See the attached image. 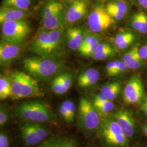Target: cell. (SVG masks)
I'll use <instances>...</instances> for the list:
<instances>
[{"instance_id": "cell-22", "label": "cell", "mask_w": 147, "mask_h": 147, "mask_svg": "<svg viewBox=\"0 0 147 147\" xmlns=\"http://www.w3.org/2000/svg\"><path fill=\"white\" fill-rule=\"evenodd\" d=\"M100 78L98 70L89 68L82 70L77 78V85L81 88H87L96 84Z\"/></svg>"}, {"instance_id": "cell-8", "label": "cell", "mask_w": 147, "mask_h": 147, "mask_svg": "<svg viewBox=\"0 0 147 147\" xmlns=\"http://www.w3.org/2000/svg\"><path fill=\"white\" fill-rule=\"evenodd\" d=\"M31 33L27 19L7 21L0 26L1 40L14 44L24 42Z\"/></svg>"}, {"instance_id": "cell-26", "label": "cell", "mask_w": 147, "mask_h": 147, "mask_svg": "<svg viewBox=\"0 0 147 147\" xmlns=\"http://www.w3.org/2000/svg\"><path fill=\"white\" fill-rule=\"evenodd\" d=\"M116 50L108 42H100L95 50L92 58L96 61H105L115 56Z\"/></svg>"}, {"instance_id": "cell-3", "label": "cell", "mask_w": 147, "mask_h": 147, "mask_svg": "<svg viewBox=\"0 0 147 147\" xmlns=\"http://www.w3.org/2000/svg\"><path fill=\"white\" fill-rule=\"evenodd\" d=\"M8 76L11 81V98L13 100L39 98L45 95L38 80L27 73L13 70L10 71Z\"/></svg>"}, {"instance_id": "cell-9", "label": "cell", "mask_w": 147, "mask_h": 147, "mask_svg": "<svg viewBox=\"0 0 147 147\" xmlns=\"http://www.w3.org/2000/svg\"><path fill=\"white\" fill-rule=\"evenodd\" d=\"M87 22L89 30L98 34L109 30L116 24L105 10L104 3L100 1L90 8Z\"/></svg>"}, {"instance_id": "cell-31", "label": "cell", "mask_w": 147, "mask_h": 147, "mask_svg": "<svg viewBox=\"0 0 147 147\" xmlns=\"http://www.w3.org/2000/svg\"><path fill=\"white\" fill-rule=\"evenodd\" d=\"M10 119L7 110L3 106L0 105V127L6 124Z\"/></svg>"}, {"instance_id": "cell-13", "label": "cell", "mask_w": 147, "mask_h": 147, "mask_svg": "<svg viewBox=\"0 0 147 147\" xmlns=\"http://www.w3.org/2000/svg\"><path fill=\"white\" fill-rule=\"evenodd\" d=\"M111 116L118 123L129 141L135 137L137 131V126L132 112L121 109L113 112Z\"/></svg>"}, {"instance_id": "cell-35", "label": "cell", "mask_w": 147, "mask_h": 147, "mask_svg": "<svg viewBox=\"0 0 147 147\" xmlns=\"http://www.w3.org/2000/svg\"><path fill=\"white\" fill-rule=\"evenodd\" d=\"M132 5L147 12V0H127Z\"/></svg>"}, {"instance_id": "cell-6", "label": "cell", "mask_w": 147, "mask_h": 147, "mask_svg": "<svg viewBox=\"0 0 147 147\" xmlns=\"http://www.w3.org/2000/svg\"><path fill=\"white\" fill-rule=\"evenodd\" d=\"M64 0H45L39 10L41 27L47 30L64 28Z\"/></svg>"}, {"instance_id": "cell-10", "label": "cell", "mask_w": 147, "mask_h": 147, "mask_svg": "<svg viewBox=\"0 0 147 147\" xmlns=\"http://www.w3.org/2000/svg\"><path fill=\"white\" fill-rule=\"evenodd\" d=\"M22 141L27 147L37 146L51 136V130L42 123L23 121L19 125Z\"/></svg>"}, {"instance_id": "cell-33", "label": "cell", "mask_w": 147, "mask_h": 147, "mask_svg": "<svg viewBox=\"0 0 147 147\" xmlns=\"http://www.w3.org/2000/svg\"><path fill=\"white\" fill-rule=\"evenodd\" d=\"M128 69H129L127 68L125 63L124 62V61L123 59L119 61V64L113 74L112 77H116L122 75L125 73Z\"/></svg>"}, {"instance_id": "cell-32", "label": "cell", "mask_w": 147, "mask_h": 147, "mask_svg": "<svg viewBox=\"0 0 147 147\" xmlns=\"http://www.w3.org/2000/svg\"><path fill=\"white\" fill-rule=\"evenodd\" d=\"M119 63V60H116L109 62L107 63L105 68L106 73L109 77H112L113 74L117 68Z\"/></svg>"}, {"instance_id": "cell-30", "label": "cell", "mask_w": 147, "mask_h": 147, "mask_svg": "<svg viewBox=\"0 0 147 147\" xmlns=\"http://www.w3.org/2000/svg\"><path fill=\"white\" fill-rule=\"evenodd\" d=\"M67 106V109L68 112L69 116V124H71L73 123L76 114V106L74 102L72 100H65Z\"/></svg>"}, {"instance_id": "cell-2", "label": "cell", "mask_w": 147, "mask_h": 147, "mask_svg": "<svg viewBox=\"0 0 147 147\" xmlns=\"http://www.w3.org/2000/svg\"><path fill=\"white\" fill-rule=\"evenodd\" d=\"M22 65L26 73L37 80L53 79L65 67L62 59L45 58L38 56L24 58Z\"/></svg>"}, {"instance_id": "cell-23", "label": "cell", "mask_w": 147, "mask_h": 147, "mask_svg": "<svg viewBox=\"0 0 147 147\" xmlns=\"http://www.w3.org/2000/svg\"><path fill=\"white\" fill-rule=\"evenodd\" d=\"M92 102L101 118L111 116L115 109V104L113 101L109 100L100 92L93 95Z\"/></svg>"}, {"instance_id": "cell-24", "label": "cell", "mask_w": 147, "mask_h": 147, "mask_svg": "<svg viewBox=\"0 0 147 147\" xmlns=\"http://www.w3.org/2000/svg\"><path fill=\"white\" fill-rule=\"evenodd\" d=\"M136 38L137 34L134 32L129 30L119 32L113 39L114 47L116 50H125L131 45Z\"/></svg>"}, {"instance_id": "cell-38", "label": "cell", "mask_w": 147, "mask_h": 147, "mask_svg": "<svg viewBox=\"0 0 147 147\" xmlns=\"http://www.w3.org/2000/svg\"><path fill=\"white\" fill-rule=\"evenodd\" d=\"M142 130L145 136L147 138V121L143 123L141 125Z\"/></svg>"}, {"instance_id": "cell-5", "label": "cell", "mask_w": 147, "mask_h": 147, "mask_svg": "<svg viewBox=\"0 0 147 147\" xmlns=\"http://www.w3.org/2000/svg\"><path fill=\"white\" fill-rule=\"evenodd\" d=\"M106 147H129V140L121 126L111 116L102 118L96 132Z\"/></svg>"}, {"instance_id": "cell-11", "label": "cell", "mask_w": 147, "mask_h": 147, "mask_svg": "<svg viewBox=\"0 0 147 147\" xmlns=\"http://www.w3.org/2000/svg\"><path fill=\"white\" fill-rule=\"evenodd\" d=\"M90 2L76 1L64 2V23L72 25L87 18L90 10Z\"/></svg>"}, {"instance_id": "cell-15", "label": "cell", "mask_w": 147, "mask_h": 147, "mask_svg": "<svg viewBox=\"0 0 147 147\" xmlns=\"http://www.w3.org/2000/svg\"><path fill=\"white\" fill-rule=\"evenodd\" d=\"M127 26L132 31L141 34H147V12L141 9H137L130 12L127 16Z\"/></svg>"}, {"instance_id": "cell-19", "label": "cell", "mask_w": 147, "mask_h": 147, "mask_svg": "<svg viewBox=\"0 0 147 147\" xmlns=\"http://www.w3.org/2000/svg\"><path fill=\"white\" fill-rule=\"evenodd\" d=\"M101 42L99 34L90 31H84V37L79 52L84 57H91L98 45Z\"/></svg>"}, {"instance_id": "cell-18", "label": "cell", "mask_w": 147, "mask_h": 147, "mask_svg": "<svg viewBox=\"0 0 147 147\" xmlns=\"http://www.w3.org/2000/svg\"><path fill=\"white\" fill-rule=\"evenodd\" d=\"M73 81L74 75L71 73H61L52 79L50 88L56 94H64L71 87Z\"/></svg>"}, {"instance_id": "cell-43", "label": "cell", "mask_w": 147, "mask_h": 147, "mask_svg": "<svg viewBox=\"0 0 147 147\" xmlns=\"http://www.w3.org/2000/svg\"><path fill=\"white\" fill-rule=\"evenodd\" d=\"M1 76H2V75H1V73H0V78H1Z\"/></svg>"}, {"instance_id": "cell-28", "label": "cell", "mask_w": 147, "mask_h": 147, "mask_svg": "<svg viewBox=\"0 0 147 147\" xmlns=\"http://www.w3.org/2000/svg\"><path fill=\"white\" fill-rule=\"evenodd\" d=\"M33 2V0H3L1 5L29 11Z\"/></svg>"}, {"instance_id": "cell-41", "label": "cell", "mask_w": 147, "mask_h": 147, "mask_svg": "<svg viewBox=\"0 0 147 147\" xmlns=\"http://www.w3.org/2000/svg\"><path fill=\"white\" fill-rule=\"evenodd\" d=\"M100 2H105L106 1H111V0H99Z\"/></svg>"}, {"instance_id": "cell-12", "label": "cell", "mask_w": 147, "mask_h": 147, "mask_svg": "<svg viewBox=\"0 0 147 147\" xmlns=\"http://www.w3.org/2000/svg\"><path fill=\"white\" fill-rule=\"evenodd\" d=\"M144 86L140 76L132 75L123 90V101L127 105L140 104L144 97Z\"/></svg>"}, {"instance_id": "cell-34", "label": "cell", "mask_w": 147, "mask_h": 147, "mask_svg": "<svg viewBox=\"0 0 147 147\" xmlns=\"http://www.w3.org/2000/svg\"><path fill=\"white\" fill-rule=\"evenodd\" d=\"M138 55L142 61H147V40L140 47H138Z\"/></svg>"}, {"instance_id": "cell-21", "label": "cell", "mask_w": 147, "mask_h": 147, "mask_svg": "<svg viewBox=\"0 0 147 147\" xmlns=\"http://www.w3.org/2000/svg\"><path fill=\"white\" fill-rule=\"evenodd\" d=\"M37 147H79V143L74 137L58 135L48 137Z\"/></svg>"}, {"instance_id": "cell-7", "label": "cell", "mask_w": 147, "mask_h": 147, "mask_svg": "<svg viewBox=\"0 0 147 147\" xmlns=\"http://www.w3.org/2000/svg\"><path fill=\"white\" fill-rule=\"evenodd\" d=\"M78 112V123L81 130L88 136L96 133L102 118L92 102L87 98H81Z\"/></svg>"}, {"instance_id": "cell-37", "label": "cell", "mask_w": 147, "mask_h": 147, "mask_svg": "<svg viewBox=\"0 0 147 147\" xmlns=\"http://www.w3.org/2000/svg\"><path fill=\"white\" fill-rule=\"evenodd\" d=\"M140 110L144 115L147 116V95L144 97L140 104Z\"/></svg>"}, {"instance_id": "cell-25", "label": "cell", "mask_w": 147, "mask_h": 147, "mask_svg": "<svg viewBox=\"0 0 147 147\" xmlns=\"http://www.w3.org/2000/svg\"><path fill=\"white\" fill-rule=\"evenodd\" d=\"M123 60L128 69L130 70H138L143 68L146 65L144 61L138 56V47H134L126 52L123 57Z\"/></svg>"}, {"instance_id": "cell-20", "label": "cell", "mask_w": 147, "mask_h": 147, "mask_svg": "<svg viewBox=\"0 0 147 147\" xmlns=\"http://www.w3.org/2000/svg\"><path fill=\"white\" fill-rule=\"evenodd\" d=\"M32 16L31 10L25 11L0 5V26L7 21L27 19Z\"/></svg>"}, {"instance_id": "cell-40", "label": "cell", "mask_w": 147, "mask_h": 147, "mask_svg": "<svg viewBox=\"0 0 147 147\" xmlns=\"http://www.w3.org/2000/svg\"><path fill=\"white\" fill-rule=\"evenodd\" d=\"M138 147H147V144H142Z\"/></svg>"}, {"instance_id": "cell-4", "label": "cell", "mask_w": 147, "mask_h": 147, "mask_svg": "<svg viewBox=\"0 0 147 147\" xmlns=\"http://www.w3.org/2000/svg\"><path fill=\"white\" fill-rule=\"evenodd\" d=\"M16 117L22 121L54 124L57 121L56 115L48 105L38 100L21 102L14 109Z\"/></svg>"}, {"instance_id": "cell-14", "label": "cell", "mask_w": 147, "mask_h": 147, "mask_svg": "<svg viewBox=\"0 0 147 147\" xmlns=\"http://www.w3.org/2000/svg\"><path fill=\"white\" fill-rule=\"evenodd\" d=\"M103 3L105 10L116 22L121 21L127 16L133 5L127 0H111Z\"/></svg>"}, {"instance_id": "cell-16", "label": "cell", "mask_w": 147, "mask_h": 147, "mask_svg": "<svg viewBox=\"0 0 147 147\" xmlns=\"http://www.w3.org/2000/svg\"><path fill=\"white\" fill-rule=\"evenodd\" d=\"M20 45L0 40V65L7 66L13 63L21 55Z\"/></svg>"}, {"instance_id": "cell-42", "label": "cell", "mask_w": 147, "mask_h": 147, "mask_svg": "<svg viewBox=\"0 0 147 147\" xmlns=\"http://www.w3.org/2000/svg\"><path fill=\"white\" fill-rule=\"evenodd\" d=\"M98 147V146H93V147Z\"/></svg>"}, {"instance_id": "cell-39", "label": "cell", "mask_w": 147, "mask_h": 147, "mask_svg": "<svg viewBox=\"0 0 147 147\" xmlns=\"http://www.w3.org/2000/svg\"><path fill=\"white\" fill-rule=\"evenodd\" d=\"M91 1L92 0H64V2H71V1Z\"/></svg>"}, {"instance_id": "cell-1", "label": "cell", "mask_w": 147, "mask_h": 147, "mask_svg": "<svg viewBox=\"0 0 147 147\" xmlns=\"http://www.w3.org/2000/svg\"><path fill=\"white\" fill-rule=\"evenodd\" d=\"M64 28L47 30L40 27L32 39L29 51L45 58L62 59L65 55Z\"/></svg>"}, {"instance_id": "cell-29", "label": "cell", "mask_w": 147, "mask_h": 147, "mask_svg": "<svg viewBox=\"0 0 147 147\" xmlns=\"http://www.w3.org/2000/svg\"><path fill=\"white\" fill-rule=\"evenodd\" d=\"M11 87L8 76L2 75L0 78V101L11 98Z\"/></svg>"}, {"instance_id": "cell-17", "label": "cell", "mask_w": 147, "mask_h": 147, "mask_svg": "<svg viewBox=\"0 0 147 147\" xmlns=\"http://www.w3.org/2000/svg\"><path fill=\"white\" fill-rule=\"evenodd\" d=\"M84 31L80 27H69L64 33V45L66 50L78 51L84 37Z\"/></svg>"}, {"instance_id": "cell-27", "label": "cell", "mask_w": 147, "mask_h": 147, "mask_svg": "<svg viewBox=\"0 0 147 147\" xmlns=\"http://www.w3.org/2000/svg\"><path fill=\"white\" fill-rule=\"evenodd\" d=\"M121 84L118 81L106 83L100 88V92L111 101L116 100L121 93Z\"/></svg>"}, {"instance_id": "cell-36", "label": "cell", "mask_w": 147, "mask_h": 147, "mask_svg": "<svg viewBox=\"0 0 147 147\" xmlns=\"http://www.w3.org/2000/svg\"><path fill=\"white\" fill-rule=\"evenodd\" d=\"M10 140L3 132L0 131V147H10Z\"/></svg>"}]
</instances>
